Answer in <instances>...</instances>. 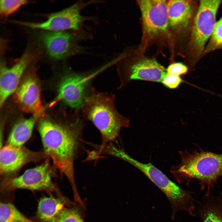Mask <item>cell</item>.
Wrapping results in <instances>:
<instances>
[{"label":"cell","instance_id":"6da1fadb","mask_svg":"<svg viewBox=\"0 0 222 222\" xmlns=\"http://www.w3.org/2000/svg\"><path fill=\"white\" fill-rule=\"evenodd\" d=\"M79 123L77 120L68 127L43 118L39 121L38 128L44 152L68 179L76 200L80 197L75 183L74 160L79 144Z\"/></svg>","mask_w":222,"mask_h":222},{"label":"cell","instance_id":"7a4b0ae2","mask_svg":"<svg viewBox=\"0 0 222 222\" xmlns=\"http://www.w3.org/2000/svg\"><path fill=\"white\" fill-rule=\"evenodd\" d=\"M180 162L173 165L170 171L178 183L186 182L188 185L193 179L199 182L201 190L206 187L210 191L222 176V154L205 151L199 148L190 153L185 150L179 152Z\"/></svg>","mask_w":222,"mask_h":222},{"label":"cell","instance_id":"3957f363","mask_svg":"<svg viewBox=\"0 0 222 222\" xmlns=\"http://www.w3.org/2000/svg\"><path fill=\"white\" fill-rule=\"evenodd\" d=\"M84 117L100 131L105 145L116 140L120 131L129 125L130 120L120 113L115 106L114 96L92 88L81 107Z\"/></svg>","mask_w":222,"mask_h":222},{"label":"cell","instance_id":"277c9868","mask_svg":"<svg viewBox=\"0 0 222 222\" xmlns=\"http://www.w3.org/2000/svg\"><path fill=\"white\" fill-rule=\"evenodd\" d=\"M141 13L142 36L138 47L146 51L155 46L158 52L167 47L170 54L173 50V43L170 31L166 0H139L137 2Z\"/></svg>","mask_w":222,"mask_h":222},{"label":"cell","instance_id":"5b68a950","mask_svg":"<svg viewBox=\"0 0 222 222\" xmlns=\"http://www.w3.org/2000/svg\"><path fill=\"white\" fill-rule=\"evenodd\" d=\"M222 1H199L189 31L190 35L185 52L189 71L194 69L196 63L204 55L205 46L213 32L216 23L217 12Z\"/></svg>","mask_w":222,"mask_h":222},{"label":"cell","instance_id":"8992f818","mask_svg":"<svg viewBox=\"0 0 222 222\" xmlns=\"http://www.w3.org/2000/svg\"><path fill=\"white\" fill-rule=\"evenodd\" d=\"M116 64L121 86L134 80L161 82L166 69L155 58L149 56L138 48L129 47L118 56Z\"/></svg>","mask_w":222,"mask_h":222},{"label":"cell","instance_id":"52a82bcc","mask_svg":"<svg viewBox=\"0 0 222 222\" xmlns=\"http://www.w3.org/2000/svg\"><path fill=\"white\" fill-rule=\"evenodd\" d=\"M121 159L142 172L164 194L171 205L172 220L179 211H186L192 216H195L196 201L192 195L194 192L181 188L150 162H140L126 152L123 153Z\"/></svg>","mask_w":222,"mask_h":222},{"label":"cell","instance_id":"ba28073f","mask_svg":"<svg viewBox=\"0 0 222 222\" xmlns=\"http://www.w3.org/2000/svg\"><path fill=\"white\" fill-rule=\"evenodd\" d=\"M101 1H80L58 12L51 14L45 21L39 22L14 20V23L28 28L49 31H73L82 39L91 37L86 31L85 23L95 21L93 17L85 16L81 14V11L88 6L102 3Z\"/></svg>","mask_w":222,"mask_h":222},{"label":"cell","instance_id":"9c48e42d","mask_svg":"<svg viewBox=\"0 0 222 222\" xmlns=\"http://www.w3.org/2000/svg\"><path fill=\"white\" fill-rule=\"evenodd\" d=\"M39 38L48 55L54 59L64 60L84 52L79 44L82 39L75 32L43 31Z\"/></svg>","mask_w":222,"mask_h":222},{"label":"cell","instance_id":"30bf717a","mask_svg":"<svg viewBox=\"0 0 222 222\" xmlns=\"http://www.w3.org/2000/svg\"><path fill=\"white\" fill-rule=\"evenodd\" d=\"M53 171L48 159L39 166L27 169L20 175L5 180L2 188L5 190L26 189L32 191L55 189L52 180Z\"/></svg>","mask_w":222,"mask_h":222},{"label":"cell","instance_id":"8fae6325","mask_svg":"<svg viewBox=\"0 0 222 222\" xmlns=\"http://www.w3.org/2000/svg\"><path fill=\"white\" fill-rule=\"evenodd\" d=\"M196 6L194 1L167 0L169 26L174 48L189 32L195 15Z\"/></svg>","mask_w":222,"mask_h":222},{"label":"cell","instance_id":"7c38bea8","mask_svg":"<svg viewBox=\"0 0 222 222\" xmlns=\"http://www.w3.org/2000/svg\"><path fill=\"white\" fill-rule=\"evenodd\" d=\"M37 57L32 50L27 49L19 59L9 68L1 62L0 106H3L8 98L14 93L20 83L22 76L28 67Z\"/></svg>","mask_w":222,"mask_h":222},{"label":"cell","instance_id":"4fadbf2b","mask_svg":"<svg viewBox=\"0 0 222 222\" xmlns=\"http://www.w3.org/2000/svg\"><path fill=\"white\" fill-rule=\"evenodd\" d=\"M63 76L58 85L56 97L52 103L61 101L72 108H81L86 96L85 90L89 76L70 72Z\"/></svg>","mask_w":222,"mask_h":222},{"label":"cell","instance_id":"5bb4252c","mask_svg":"<svg viewBox=\"0 0 222 222\" xmlns=\"http://www.w3.org/2000/svg\"><path fill=\"white\" fill-rule=\"evenodd\" d=\"M44 152L34 151L23 146L7 145L1 148L0 171L2 175L14 173L25 165L37 162L46 157Z\"/></svg>","mask_w":222,"mask_h":222},{"label":"cell","instance_id":"9a60e30c","mask_svg":"<svg viewBox=\"0 0 222 222\" xmlns=\"http://www.w3.org/2000/svg\"><path fill=\"white\" fill-rule=\"evenodd\" d=\"M14 93L15 101L23 111L33 114L44 110L42 105L39 83L34 75L26 76Z\"/></svg>","mask_w":222,"mask_h":222},{"label":"cell","instance_id":"2e32d148","mask_svg":"<svg viewBox=\"0 0 222 222\" xmlns=\"http://www.w3.org/2000/svg\"><path fill=\"white\" fill-rule=\"evenodd\" d=\"M194 211L202 222H222V192L218 195H212L207 191L200 202H197Z\"/></svg>","mask_w":222,"mask_h":222},{"label":"cell","instance_id":"e0dca14e","mask_svg":"<svg viewBox=\"0 0 222 222\" xmlns=\"http://www.w3.org/2000/svg\"><path fill=\"white\" fill-rule=\"evenodd\" d=\"M43 111L33 114L28 118L22 119L13 126L7 140V145L23 146L31 137L35 125Z\"/></svg>","mask_w":222,"mask_h":222},{"label":"cell","instance_id":"ac0fdd59","mask_svg":"<svg viewBox=\"0 0 222 222\" xmlns=\"http://www.w3.org/2000/svg\"><path fill=\"white\" fill-rule=\"evenodd\" d=\"M64 202L60 199L45 197L39 202L37 216L43 222H52L64 208Z\"/></svg>","mask_w":222,"mask_h":222},{"label":"cell","instance_id":"d6986e66","mask_svg":"<svg viewBox=\"0 0 222 222\" xmlns=\"http://www.w3.org/2000/svg\"><path fill=\"white\" fill-rule=\"evenodd\" d=\"M0 222H34L23 214L13 204L1 202Z\"/></svg>","mask_w":222,"mask_h":222},{"label":"cell","instance_id":"ffe728a7","mask_svg":"<svg viewBox=\"0 0 222 222\" xmlns=\"http://www.w3.org/2000/svg\"><path fill=\"white\" fill-rule=\"evenodd\" d=\"M222 48V17L215 25L209 41L205 47L204 55Z\"/></svg>","mask_w":222,"mask_h":222},{"label":"cell","instance_id":"44dd1931","mask_svg":"<svg viewBox=\"0 0 222 222\" xmlns=\"http://www.w3.org/2000/svg\"><path fill=\"white\" fill-rule=\"evenodd\" d=\"M28 3V1L24 0H1L0 15L2 17H6Z\"/></svg>","mask_w":222,"mask_h":222},{"label":"cell","instance_id":"7402d4cb","mask_svg":"<svg viewBox=\"0 0 222 222\" xmlns=\"http://www.w3.org/2000/svg\"><path fill=\"white\" fill-rule=\"evenodd\" d=\"M52 222H84L76 209L64 208Z\"/></svg>","mask_w":222,"mask_h":222},{"label":"cell","instance_id":"603a6c76","mask_svg":"<svg viewBox=\"0 0 222 222\" xmlns=\"http://www.w3.org/2000/svg\"><path fill=\"white\" fill-rule=\"evenodd\" d=\"M188 68L187 65L182 63L174 62L170 64L166 69L168 74L180 76L186 74Z\"/></svg>","mask_w":222,"mask_h":222},{"label":"cell","instance_id":"cb8c5ba5","mask_svg":"<svg viewBox=\"0 0 222 222\" xmlns=\"http://www.w3.org/2000/svg\"><path fill=\"white\" fill-rule=\"evenodd\" d=\"M183 80L180 76L170 74L167 73L161 83L166 87L170 89H175L179 87Z\"/></svg>","mask_w":222,"mask_h":222}]
</instances>
